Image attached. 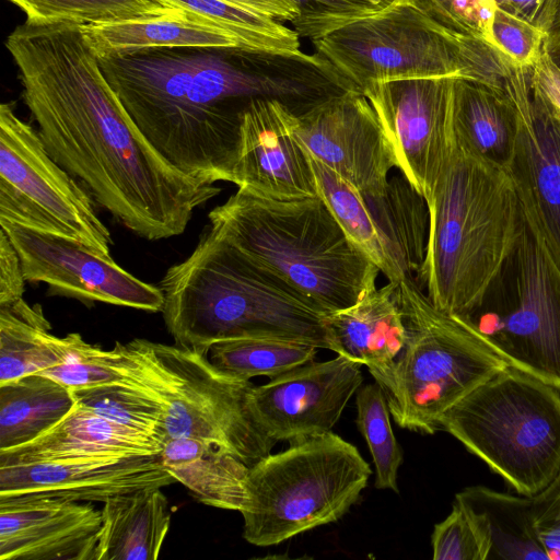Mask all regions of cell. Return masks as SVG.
Returning <instances> with one entry per match:
<instances>
[{
  "label": "cell",
  "instance_id": "cb8c5ba5",
  "mask_svg": "<svg viewBox=\"0 0 560 560\" xmlns=\"http://www.w3.org/2000/svg\"><path fill=\"white\" fill-rule=\"evenodd\" d=\"M395 290L394 282L375 287L352 306L327 315L335 352L366 365L371 374L387 370L407 339Z\"/></svg>",
  "mask_w": 560,
  "mask_h": 560
},
{
  "label": "cell",
  "instance_id": "ffe728a7",
  "mask_svg": "<svg viewBox=\"0 0 560 560\" xmlns=\"http://www.w3.org/2000/svg\"><path fill=\"white\" fill-rule=\"evenodd\" d=\"M176 482L160 455L75 457L0 466V495H44L82 502Z\"/></svg>",
  "mask_w": 560,
  "mask_h": 560
},
{
  "label": "cell",
  "instance_id": "ab89813d",
  "mask_svg": "<svg viewBox=\"0 0 560 560\" xmlns=\"http://www.w3.org/2000/svg\"><path fill=\"white\" fill-rule=\"evenodd\" d=\"M299 16L291 23L299 36L312 40L345 26L358 19L377 13L351 0H290Z\"/></svg>",
  "mask_w": 560,
  "mask_h": 560
},
{
  "label": "cell",
  "instance_id": "f6af8a7d",
  "mask_svg": "<svg viewBox=\"0 0 560 560\" xmlns=\"http://www.w3.org/2000/svg\"><path fill=\"white\" fill-rule=\"evenodd\" d=\"M238 8L262 14L279 22L292 23L299 16L296 5L290 0H222Z\"/></svg>",
  "mask_w": 560,
  "mask_h": 560
},
{
  "label": "cell",
  "instance_id": "d6a6232c",
  "mask_svg": "<svg viewBox=\"0 0 560 560\" xmlns=\"http://www.w3.org/2000/svg\"><path fill=\"white\" fill-rule=\"evenodd\" d=\"M75 402L121 425L148 434L162 446L168 440L162 402L125 382L72 390Z\"/></svg>",
  "mask_w": 560,
  "mask_h": 560
},
{
  "label": "cell",
  "instance_id": "8d00e7d4",
  "mask_svg": "<svg viewBox=\"0 0 560 560\" xmlns=\"http://www.w3.org/2000/svg\"><path fill=\"white\" fill-rule=\"evenodd\" d=\"M431 541L434 560H488L491 549L481 518L456 500L446 518L434 525Z\"/></svg>",
  "mask_w": 560,
  "mask_h": 560
},
{
  "label": "cell",
  "instance_id": "b9f144b4",
  "mask_svg": "<svg viewBox=\"0 0 560 560\" xmlns=\"http://www.w3.org/2000/svg\"><path fill=\"white\" fill-rule=\"evenodd\" d=\"M525 71L532 97L541 105L560 132V68L542 47L537 59Z\"/></svg>",
  "mask_w": 560,
  "mask_h": 560
},
{
  "label": "cell",
  "instance_id": "5bb4252c",
  "mask_svg": "<svg viewBox=\"0 0 560 560\" xmlns=\"http://www.w3.org/2000/svg\"><path fill=\"white\" fill-rule=\"evenodd\" d=\"M455 78L390 80L372 83L362 92L392 142L397 168L425 200L456 145Z\"/></svg>",
  "mask_w": 560,
  "mask_h": 560
},
{
  "label": "cell",
  "instance_id": "277c9868",
  "mask_svg": "<svg viewBox=\"0 0 560 560\" xmlns=\"http://www.w3.org/2000/svg\"><path fill=\"white\" fill-rule=\"evenodd\" d=\"M208 218L236 250L325 315L352 306L376 287L380 269L319 196L275 200L237 188Z\"/></svg>",
  "mask_w": 560,
  "mask_h": 560
},
{
  "label": "cell",
  "instance_id": "f1b7e54d",
  "mask_svg": "<svg viewBox=\"0 0 560 560\" xmlns=\"http://www.w3.org/2000/svg\"><path fill=\"white\" fill-rule=\"evenodd\" d=\"M74 406L70 388L40 373L0 384V451L33 441Z\"/></svg>",
  "mask_w": 560,
  "mask_h": 560
},
{
  "label": "cell",
  "instance_id": "5b68a950",
  "mask_svg": "<svg viewBox=\"0 0 560 560\" xmlns=\"http://www.w3.org/2000/svg\"><path fill=\"white\" fill-rule=\"evenodd\" d=\"M407 339L393 364L372 373L402 429L440 430L442 415L494 373L510 365L465 316L436 308L412 278L396 283Z\"/></svg>",
  "mask_w": 560,
  "mask_h": 560
},
{
  "label": "cell",
  "instance_id": "4fadbf2b",
  "mask_svg": "<svg viewBox=\"0 0 560 560\" xmlns=\"http://www.w3.org/2000/svg\"><path fill=\"white\" fill-rule=\"evenodd\" d=\"M516 295L470 316L480 338L510 365L560 388V275L524 223L515 253Z\"/></svg>",
  "mask_w": 560,
  "mask_h": 560
},
{
  "label": "cell",
  "instance_id": "f546056e",
  "mask_svg": "<svg viewBox=\"0 0 560 560\" xmlns=\"http://www.w3.org/2000/svg\"><path fill=\"white\" fill-rule=\"evenodd\" d=\"M455 500L486 525L491 541L488 560L548 559L534 528L530 497L472 486L456 493Z\"/></svg>",
  "mask_w": 560,
  "mask_h": 560
},
{
  "label": "cell",
  "instance_id": "1f68e13d",
  "mask_svg": "<svg viewBox=\"0 0 560 560\" xmlns=\"http://www.w3.org/2000/svg\"><path fill=\"white\" fill-rule=\"evenodd\" d=\"M210 20L235 35L246 49L300 52L299 34L269 16L222 0H153Z\"/></svg>",
  "mask_w": 560,
  "mask_h": 560
},
{
  "label": "cell",
  "instance_id": "52a82bcc",
  "mask_svg": "<svg viewBox=\"0 0 560 560\" xmlns=\"http://www.w3.org/2000/svg\"><path fill=\"white\" fill-rule=\"evenodd\" d=\"M122 382L151 393L164 407L168 439L217 444L252 466L276 441L257 423L250 381L219 370L209 355L147 339L117 341L110 349Z\"/></svg>",
  "mask_w": 560,
  "mask_h": 560
},
{
  "label": "cell",
  "instance_id": "7402d4cb",
  "mask_svg": "<svg viewBox=\"0 0 560 560\" xmlns=\"http://www.w3.org/2000/svg\"><path fill=\"white\" fill-rule=\"evenodd\" d=\"M152 436L75 406L57 424L33 441L0 451V466L75 457L160 455Z\"/></svg>",
  "mask_w": 560,
  "mask_h": 560
},
{
  "label": "cell",
  "instance_id": "603a6c76",
  "mask_svg": "<svg viewBox=\"0 0 560 560\" xmlns=\"http://www.w3.org/2000/svg\"><path fill=\"white\" fill-rule=\"evenodd\" d=\"M97 58L151 49H246L232 33L190 12L82 25Z\"/></svg>",
  "mask_w": 560,
  "mask_h": 560
},
{
  "label": "cell",
  "instance_id": "83f0119b",
  "mask_svg": "<svg viewBox=\"0 0 560 560\" xmlns=\"http://www.w3.org/2000/svg\"><path fill=\"white\" fill-rule=\"evenodd\" d=\"M70 343V334L51 332L40 305L22 299L0 306V384L61 364Z\"/></svg>",
  "mask_w": 560,
  "mask_h": 560
},
{
  "label": "cell",
  "instance_id": "d6986e66",
  "mask_svg": "<svg viewBox=\"0 0 560 560\" xmlns=\"http://www.w3.org/2000/svg\"><path fill=\"white\" fill-rule=\"evenodd\" d=\"M298 114L278 100L252 101L240 115L232 184L252 195L294 200L318 196Z\"/></svg>",
  "mask_w": 560,
  "mask_h": 560
},
{
  "label": "cell",
  "instance_id": "8fae6325",
  "mask_svg": "<svg viewBox=\"0 0 560 560\" xmlns=\"http://www.w3.org/2000/svg\"><path fill=\"white\" fill-rule=\"evenodd\" d=\"M75 240L110 255L109 230L86 192L10 103L0 106V223Z\"/></svg>",
  "mask_w": 560,
  "mask_h": 560
},
{
  "label": "cell",
  "instance_id": "836d02e7",
  "mask_svg": "<svg viewBox=\"0 0 560 560\" xmlns=\"http://www.w3.org/2000/svg\"><path fill=\"white\" fill-rule=\"evenodd\" d=\"M28 22L82 25L161 16L177 11L153 0H8Z\"/></svg>",
  "mask_w": 560,
  "mask_h": 560
},
{
  "label": "cell",
  "instance_id": "ba28073f",
  "mask_svg": "<svg viewBox=\"0 0 560 560\" xmlns=\"http://www.w3.org/2000/svg\"><path fill=\"white\" fill-rule=\"evenodd\" d=\"M371 474L358 448L331 431L290 441L249 466L240 511L244 539L273 546L338 521Z\"/></svg>",
  "mask_w": 560,
  "mask_h": 560
},
{
  "label": "cell",
  "instance_id": "9c48e42d",
  "mask_svg": "<svg viewBox=\"0 0 560 560\" xmlns=\"http://www.w3.org/2000/svg\"><path fill=\"white\" fill-rule=\"evenodd\" d=\"M203 50L151 49L98 61L132 121L171 164L202 180L232 183L238 140L190 97Z\"/></svg>",
  "mask_w": 560,
  "mask_h": 560
},
{
  "label": "cell",
  "instance_id": "74e56055",
  "mask_svg": "<svg viewBox=\"0 0 560 560\" xmlns=\"http://www.w3.org/2000/svg\"><path fill=\"white\" fill-rule=\"evenodd\" d=\"M70 353L65 362L44 374L71 390L122 382L113 362L110 350L86 342L78 332L70 334Z\"/></svg>",
  "mask_w": 560,
  "mask_h": 560
},
{
  "label": "cell",
  "instance_id": "4dcf8cb0",
  "mask_svg": "<svg viewBox=\"0 0 560 560\" xmlns=\"http://www.w3.org/2000/svg\"><path fill=\"white\" fill-rule=\"evenodd\" d=\"M319 348L299 341L272 338H243L214 343L210 361L225 374L249 381L256 376L273 378L314 360Z\"/></svg>",
  "mask_w": 560,
  "mask_h": 560
},
{
  "label": "cell",
  "instance_id": "d590c367",
  "mask_svg": "<svg viewBox=\"0 0 560 560\" xmlns=\"http://www.w3.org/2000/svg\"><path fill=\"white\" fill-rule=\"evenodd\" d=\"M465 47L491 50L490 26L497 9L493 0H405Z\"/></svg>",
  "mask_w": 560,
  "mask_h": 560
},
{
  "label": "cell",
  "instance_id": "ac0fdd59",
  "mask_svg": "<svg viewBox=\"0 0 560 560\" xmlns=\"http://www.w3.org/2000/svg\"><path fill=\"white\" fill-rule=\"evenodd\" d=\"M362 364L343 355L314 360L253 386L252 412L273 441H293L331 431L361 387Z\"/></svg>",
  "mask_w": 560,
  "mask_h": 560
},
{
  "label": "cell",
  "instance_id": "9a60e30c",
  "mask_svg": "<svg viewBox=\"0 0 560 560\" xmlns=\"http://www.w3.org/2000/svg\"><path fill=\"white\" fill-rule=\"evenodd\" d=\"M15 247L27 282H44L48 293L84 303H107L162 312L164 295L120 267L110 255L65 236L1 222Z\"/></svg>",
  "mask_w": 560,
  "mask_h": 560
},
{
  "label": "cell",
  "instance_id": "e0dca14e",
  "mask_svg": "<svg viewBox=\"0 0 560 560\" xmlns=\"http://www.w3.org/2000/svg\"><path fill=\"white\" fill-rule=\"evenodd\" d=\"M305 150L364 194L383 191L397 167L392 142L369 100L357 91L329 97L298 115Z\"/></svg>",
  "mask_w": 560,
  "mask_h": 560
},
{
  "label": "cell",
  "instance_id": "bcb514c9",
  "mask_svg": "<svg viewBox=\"0 0 560 560\" xmlns=\"http://www.w3.org/2000/svg\"><path fill=\"white\" fill-rule=\"evenodd\" d=\"M544 49L560 68V0H557L551 21L545 32Z\"/></svg>",
  "mask_w": 560,
  "mask_h": 560
},
{
  "label": "cell",
  "instance_id": "8992f818",
  "mask_svg": "<svg viewBox=\"0 0 560 560\" xmlns=\"http://www.w3.org/2000/svg\"><path fill=\"white\" fill-rule=\"evenodd\" d=\"M518 494L539 492L560 469V388L506 365L439 421Z\"/></svg>",
  "mask_w": 560,
  "mask_h": 560
},
{
  "label": "cell",
  "instance_id": "7dc6e473",
  "mask_svg": "<svg viewBox=\"0 0 560 560\" xmlns=\"http://www.w3.org/2000/svg\"><path fill=\"white\" fill-rule=\"evenodd\" d=\"M355 3L365 5L376 12L384 11L395 4L405 3V0H351Z\"/></svg>",
  "mask_w": 560,
  "mask_h": 560
},
{
  "label": "cell",
  "instance_id": "7a4b0ae2",
  "mask_svg": "<svg viewBox=\"0 0 560 560\" xmlns=\"http://www.w3.org/2000/svg\"><path fill=\"white\" fill-rule=\"evenodd\" d=\"M175 345L209 355L220 341L272 338L335 352L327 315L260 268L210 225L194 250L160 281Z\"/></svg>",
  "mask_w": 560,
  "mask_h": 560
},
{
  "label": "cell",
  "instance_id": "30bf717a",
  "mask_svg": "<svg viewBox=\"0 0 560 560\" xmlns=\"http://www.w3.org/2000/svg\"><path fill=\"white\" fill-rule=\"evenodd\" d=\"M353 91L376 82L460 77L503 85L511 65L502 57L465 47L407 3L358 19L312 40Z\"/></svg>",
  "mask_w": 560,
  "mask_h": 560
},
{
  "label": "cell",
  "instance_id": "4316f807",
  "mask_svg": "<svg viewBox=\"0 0 560 560\" xmlns=\"http://www.w3.org/2000/svg\"><path fill=\"white\" fill-rule=\"evenodd\" d=\"M453 122L456 139L464 147L508 166L516 137V115L503 85L456 77Z\"/></svg>",
  "mask_w": 560,
  "mask_h": 560
},
{
  "label": "cell",
  "instance_id": "7bdbcfd3",
  "mask_svg": "<svg viewBox=\"0 0 560 560\" xmlns=\"http://www.w3.org/2000/svg\"><path fill=\"white\" fill-rule=\"evenodd\" d=\"M25 277L20 256L3 229L0 230V306L23 299Z\"/></svg>",
  "mask_w": 560,
  "mask_h": 560
},
{
  "label": "cell",
  "instance_id": "60d3db41",
  "mask_svg": "<svg viewBox=\"0 0 560 560\" xmlns=\"http://www.w3.org/2000/svg\"><path fill=\"white\" fill-rule=\"evenodd\" d=\"M530 499L537 538L548 560H560V469L549 483Z\"/></svg>",
  "mask_w": 560,
  "mask_h": 560
},
{
  "label": "cell",
  "instance_id": "ee69618b",
  "mask_svg": "<svg viewBox=\"0 0 560 560\" xmlns=\"http://www.w3.org/2000/svg\"><path fill=\"white\" fill-rule=\"evenodd\" d=\"M497 9L516 16L546 32L557 0H493Z\"/></svg>",
  "mask_w": 560,
  "mask_h": 560
},
{
  "label": "cell",
  "instance_id": "f35d334b",
  "mask_svg": "<svg viewBox=\"0 0 560 560\" xmlns=\"http://www.w3.org/2000/svg\"><path fill=\"white\" fill-rule=\"evenodd\" d=\"M490 37L492 46L516 68H528L544 47L545 32L540 28L495 9Z\"/></svg>",
  "mask_w": 560,
  "mask_h": 560
},
{
  "label": "cell",
  "instance_id": "44dd1931",
  "mask_svg": "<svg viewBox=\"0 0 560 560\" xmlns=\"http://www.w3.org/2000/svg\"><path fill=\"white\" fill-rule=\"evenodd\" d=\"M101 526L92 502L0 495V560H96Z\"/></svg>",
  "mask_w": 560,
  "mask_h": 560
},
{
  "label": "cell",
  "instance_id": "e575fe53",
  "mask_svg": "<svg viewBox=\"0 0 560 560\" xmlns=\"http://www.w3.org/2000/svg\"><path fill=\"white\" fill-rule=\"evenodd\" d=\"M357 427L368 443L375 466V487L398 493L402 453L394 435L384 392L375 382L357 390Z\"/></svg>",
  "mask_w": 560,
  "mask_h": 560
},
{
  "label": "cell",
  "instance_id": "2e32d148",
  "mask_svg": "<svg viewBox=\"0 0 560 560\" xmlns=\"http://www.w3.org/2000/svg\"><path fill=\"white\" fill-rule=\"evenodd\" d=\"M516 115L508 167L524 223L560 275V132L530 95L525 68L512 67L503 81Z\"/></svg>",
  "mask_w": 560,
  "mask_h": 560
},
{
  "label": "cell",
  "instance_id": "7c38bea8",
  "mask_svg": "<svg viewBox=\"0 0 560 560\" xmlns=\"http://www.w3.org/2000/svg\"><path fill=\"white\" fill-rule=\"evenodd\" d=\"M308 154V152H307ZM318 196L350 238L388 279L419 281L427 254L429 208L401 174L376 194L360 192L308 154Z\"/></svg>",
  "mask_w": 560,
  "mask_h": 560
},
{
  "label": "cell",
  "instance_id": "484cf974",
  "mask_svg": "<svg viewBox=\"0 0 560 560\" xmlns=\"http://www.w3.org/2000/svg\"><path fill=\"white\" fill-rule=\"evenodd\" d=\"M162 464L202 504L241 511L249 465L228 450L198 439H168Z\"/></svg>",
  "mask_w": 560,
  "mask_h": 560
},
{
  "label": "cell",
  "instance_id": "d4e9b609",
  "mask_svg": "<svg viewBox=\"0 0 560 560\" xmlns=\"http://www.w3.org/2000/svg\"><path fill=\"white\" fill-rule=\"evenodd\" d=\"M162 488H144L103 502L96 560H156L171 526Z\"/></svg>",
  "mask_w": 560,
  "mask_h": 560
},
{
  "label": "cell",
  "instance_id": "3957f363",
  "mask_svg": "<svg viewBox=\"0 0 560 560\" xmlns=\"http://www.w3.org/2000/svg\"><path fill=\"white\" fill-rule=\"evenodd\" d=\"M427 203L429 237L418 284L440 311L470 316L488 301L523 233L512 175L456 139Z\"/></svg>",
  "mask_w": 560,
  "mask_h": 560
},
{
  "label": "cell",
  "instance_id": "6da1fadb",
  "mask_svg": "<svg viewBox=\"0 0 560 560\" xmlns=\"http://www.w3.org/2000/svg\"><path fill=\"white\" fill-rule=\"evenodd\" d=\"M5 47L51 158L128 230L149 241L180 235L195 211L221 192L175 167L142 135L81 24L25 21Z\"/></svg>",
  "mask_w": 560,
  "mask_h": 560
}]
</instances>
